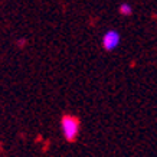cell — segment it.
<instances>
[{"label": "cell", "instance_id": "cell-3", "mask_svg": "<svg viewBox=\"0 0 157 157\" xmlns=\"http://www.w3.org/2000/svg\"><path fill=\"white\" fill-rule=\"evenodd\" d=\"M118 12L121 16H131L133 14V6L127 3V2H124L118 6Z\"/></svg>", "mask_w": 157, "mask_h": 157}, {"label": "cell", "instance_id": "cell-2", "mask_svg": "<svg viewBox=\"0 0 157 157\" xmlns=\"http://www.w3.org/2000/svg\"><path fill=\"white\" fill-rule=\"evenodd\" d=\"M121 43V35L111 29V30H107L102 36V48L107 51V52H111V51H115L118 48V45Z\"/></svg>", "mask_w": 157, "mask_h": 157}, {"label": "cell", "instance_id": "cell-1", "mask_svg": "<svg viewBox=\"0 0 157 157\" xmlns=\"http://www.w3.org/2000/svg\"><path fill=\"white\" fill-rule=\"evenodd\" d=\"M62 133L68 141H74L79 133V120L74 115H63L61 121Z\"/></svg>", "mask_w": 157, "mask_h": 157}]
</instances>
